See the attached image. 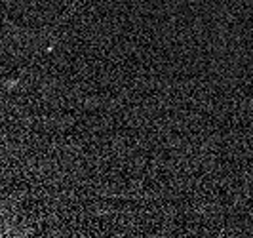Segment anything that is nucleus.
I'll return each mask as SVG.
<instances>
[{
    "label": "nucleus",
    "instance_id": "obj_1",
    "mask_svg": "<svg viewBox=\"0 0 253 238\" xmlns=\"http://www.w3.org/2000/svg\"><path fill=\"white\" fill-rule=\"evenodd\" d=\"M76 2H78V0H75V2H73V6H75V4H76Z\"/></svg>",
    "mask_w": 253,
    "mask_h": 238
}]
</instances>
